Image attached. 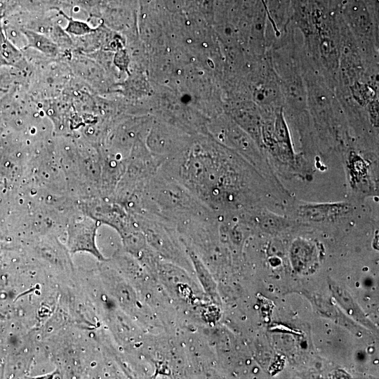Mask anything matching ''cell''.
<instances>
[{"mask_svg":"<svg viewBox=\"0 0 379 379\" xmlns=\"http://www.w3.org/2000/svg\"><path fill=\"white\" fill-rule=\"evenodd\" d=\"M287 208L302 219L323 221L349 214L354 206L348 201L316 203L294 201Z\"/></svg>","mask_w":379,"mask_h":379,"instance_id":"3957f363","label":"cell"},{"mask_svg":"<svg viewBox=\"0 0 379 379\" xmlns=\"http://www.w3.org/2000/svg\"><path fill=\"white\" fill-rule=\"evenodd\" d=\"M265 147L284 175H305L304 159L295 152L289 130L281 110L275 113L274 122H268L263 133Z\"/></svg>","mask_w":379,"mask_h":379,"instance_id":"6da1fadb","label":"cell"},{"mask_svg":"<svg viewBox=\"0 0 379 379\" xmlns=\"http://www.w3.org/2000/svg\"><path fill=\"white\" fill-rule=\"evenodd\" d=\"M20 31L27 40L28 47H33L49 56L57 55V45L44 35L27 29Z\"/></svg>","mask_w":379,"mask_h":379,"instance_id":"5b68a950","label":"cell"},{"mask_svg":"<svg viewBox=\"0 0 379 379\" xmlns=\"http://www.w3.org/2000/svg\"><path fill=\"white\" fill-rule=\"evenodd\" d=\"M98 222L90 218L71 223L67 229V248L72 253L88 252L100 260L104 258L97 248L95 237Z\"/></svg>","mask_w":379,"mask_h":379,"instance_id":"277c9868","label":"cell"},{"mask_svg":"<svg viewBox=\"0 0 379 379\" xmlns=\"http://www.w3.org/2000/svg\"><path fill=\"white\" fill-rule=\"evenodd\" d=\"M61 14H62V15L68 20L67 26L65 28L66 32L68 33L76 36H81L88 34L92 32V29L86 23L74 20L72 18L67 17L62 12Z\"/></svg>","mask_w":379,"mask_h":379,"instance_id":"8992f818","label":"cell"},{"mask_svg":"<svg viewBox=\"0 0 379 379\" xmlns=\"http://www.w3.org/2000/svg\"><path fill=\"white\" fill-rule=\"evenodd\" d=\"M348 187L358 198L378 194V187L373 179L371 166L356 150L350 149L345 159Z\"/></svg>","mask_w":379,"mask_h":379,"instance_id":"7a4b0ae2","label":"cell"}]
</instances>
